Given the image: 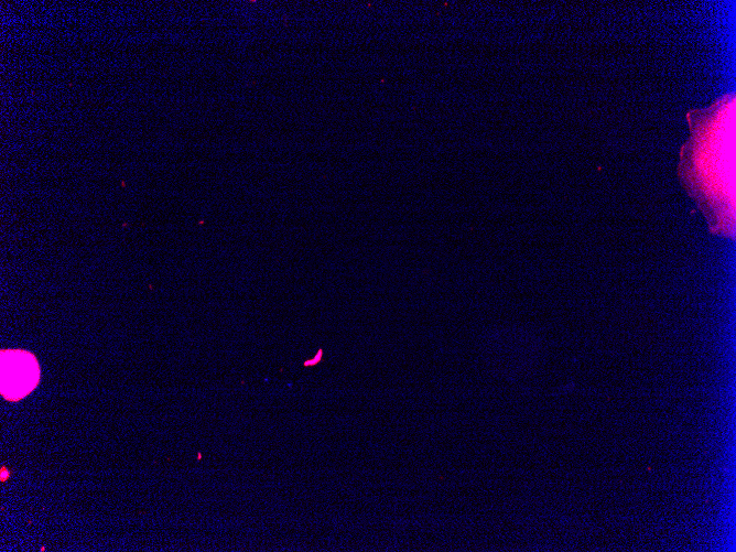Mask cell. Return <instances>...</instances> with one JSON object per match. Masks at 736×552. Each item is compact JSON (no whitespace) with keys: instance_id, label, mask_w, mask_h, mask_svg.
Wrapping results in <instances>:
<instances>
[{"instance_id":"1","label":"cell","mask_w":736,"mask_h":552,"mask_svg":"<svg viewBox=\"0 0 736 552\" xmlns=\"http://www.w3.org/2000/svg\"><path fill=\"white\" fill-rule=\"evenodd\" d=\"M40 367L33 354L22 349L1 351V394L17 401L26 397L39 383Z\"/></svg>"}]
</instances>
